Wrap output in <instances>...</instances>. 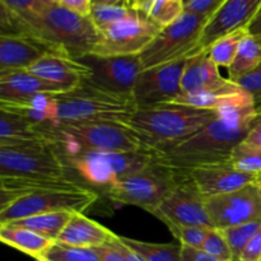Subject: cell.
I'll list each match as a JSON object with an SVG mask.
<instances>
[{
    "mask_svg": "<svg viewBox=\"0 0 261 261\" xmlns=\"http://www.w3.org/2000/svg\"><path fill=\"white\" fill-rule=\"evenodd\" d=\"M221 116L185 142L163 152L153 153L155 162L185 175L196 167L228 162L232 149L244 142L256 115L254 101L221 110Z\"/></svg>",
    "mask_w": 261,
    "mask_h": 261,
    "instance_id": "1",
    "label": "cell"
},
{
    "mask_svg": "<svg viewBox=\"0 0 261 261\" xmlns=\"http://www.w3.org/2000/svg\"><path fill=\"white\" fill-rule=\"evenodd\" d=\"M0 35H28L63 48L71 59L92 54L99 41V32L89 17L63 5L38 7L28 14H12L0 9Z\"/></svg>",
    "mask_w": 261,
    "mask_h": 261,
    "instance_id": "2",
    "label": "cell"
},
{
    "mask_svg": "<svg viewBox=\"0 0 261 261\" xmlns=\"http://www.w3.org/2000/svg\"><path fill=\"white\" fill-rule=\"evenodd\" d=\"M219 116L217 110L171 102L138 109L127 125L148 152L158 153L185 142Z\"/></svg>",
    "mask_w": 261,
    "mask_h": 261,
    "instance_id": "3",
    "label": "cell"
},
{
    "mask_svg": "<svg viewBox=\"0 0 261 261\" xmlns=\"http://www.w3.org/2000/svg\"><path fill=\"white\" fill-rule=\"evenodd\" d=\"M69 171H74L87 184L109 190L125 176L147 167L153 161V153L142 152H103L82 148L74 143L55 142Z\"/></svg>",
    "mask_w": 261,
    "mask_h": 261,
    "instance_id": "4",
    "label": "cell"
},
{
    "mask_svg": "<svg viewBox=\"0 0 261 261\" xmlns=\"http://www.w3.org/2000/svg\"><path fill=\"white\" fill-rule=\"evenodd\" d=\"M56 122L116 121L127 124L138 106L133 96L111 93L83 82L73 91L56 93Z\"/></svg>",
    "mask_w": 261,
    "mask_h": 261,
    "instance_id": "5",
    "label": "cell"
},
{
    "mask_svg": "<svg viewBox=\"0 0 261 261\" xmlns=\"http://www.w3.org/2000/svg\"><path fill=\"white\" fill-rule=\"evenodd\" d=\"M51 143L58 140L74 143L82 148L103 152H142L147 150L137 133L127 124L116 121L55 122L42 125Z\"/></svg>",
    "mask_w": 261,
    "mask_h": 261,
    "instance_id": "6",
    "label": "cell"
},
{
    "mask_svg": "<svg viewBox=\"0 0 261 261\" xmlns=\"http://www.w3.org/2000/svg\"><path fill=\"white\" fill-rule=\"evenodd\" d=\"M185 177L172 168L155 162L125 176L106 191L112 201L134 205L152 213L173 188Z\"/></svg>",
    "mask_w": 261,
    "mask_h": 261,
    "instance_id": "7",
    "label": "cell"
},
{
    "mask_svg": "<svg viewBox=\"0 0 261 261\" xmlns=\"http://www.w3.org/2000/svg\"><path fill=\"white\" fill-rule=\"evenodd\" d=\"M208 20L206 15L185 12L172 24L162 28L154 40L139 54L143 70L195 55Z\"/></svg>",
    "mask_w": 261,
    "mask_h": 261,
    "instance_id": "8",
    "label": "cell"
},
{
    "mask_svg": "<svg viewBox=\"0 0 261 261\" xmlns=\"http://www.w3.org/2000/svg\"><path fill=\"white\" fill-rule=\"evenodd\" d=\"M68 167L51 143L0 147V176L17 177H68Z\"/></svg>",
    "mask_w": 261,
    "mask_h": 261,
    "instance_id": "9",
    "label": "cell"
},
{
    "mask_svg": "<svg viewBox=\"0 0 261 261\" xmlns=\"http://www.w3.org/2000/svg\"><path fill=\"white\" fill-rule=\"evenodd\" d=\"M98 199L96 191L87 186L78 190L43 191L31 194L17 199L0 209V224L9 223L18 219L28 218L37 214L55 213V212H75L83 213L93 205Z\"/></svg>",
    "mask_w": 261,
    "mask_h": 261,
    "instance_id": "10",
    "label": "cell"
},
{
    "mask_svg": "<svg viewBox=\"0 0 261 261\" xmlns=\"http://www.w3.org/2000/svg\"><path fill=\"white\" fill-rule=\"evenodd\" d=\"M161 30L148 14L134 10L126 19L99 32V41L92 54L98 56L139 55Z\"/></svg>",
    "mask_w": 261,
    "mask_h": 261,
    "instance_id": "11",
    "label": "cell"
},
{
    "mask_svg": "<svg viewBox=\"0 0 261 261\" xmlns=\"http://www.w3.org/2000/svg\"><path fill=\"white\" fill-rule=\"evenodd\" d=\"M78 60L89 69V76L84 82L122 96H133L137 79L143 70L139 55L98 56L88 54Z\"/></svg>",
    "mask_w": 261,
    "mask_h": 261,
    "instance_id": "12",
    "label": "cell"
},
{
    "mask_svg": "<svg viewBox=\"0 0 261 261\" xmlns=\"http://www.w3.org/2000/svg\"><path fill=\"white\" fill-rule=\"evenodd\" d=\"M205 200L206 198L195 184L185 176L150 214L161 219L166 226L182 224L213 228Z\"/></svg>",
    "mask_w": 261,
    "mask_h": 261,
    "instance_id": "13",
    "label": "cell"
},
{
    "mask_svg": "<svg viewBox=\"0 0 261 261\" xmlns=\"http://www.w3.org/2000/svg\"><path fill=\"white\" fill-rule=\"evenodd\" d=\"M189 59L140 71L133 91L138 109L175 102L182 94V76Z\"/></svg>",
    "mask_w": 261,
    "mask_h": 261,
    "instance_id": "14",
    "label": "cell"
},
{
    "mask_svg": "<svg viewBox=\"0 0 261 261\" xmlns=\"http://www.w3.org/2000/svg\"><path fill=\"white\" fill-rule=\"evenodd\" d=\"M205 205L212 226L216 229L261 221V199L256 182L206 198Z\"/></svg>",
    "mask_w": 261,
    "mask_h": 261,
    "instance_id": "15",
    "label": "cell"
},
{
    "mask_svg": "<svg viewBox=\"0 0 261 261\" xmlns=\"http://www.w3.org/2000/svg\"><path fill=\"white\" fill-rule=\"evenodd\" d=\"M261 9V0H226L224 4L209 18L201 33L195 54L208 50L218 38L247 28Z\"/></svg>",
    "mask_w": 261,
    "mask_h": 261,
    "instance_id": "16",
    "label": "cell"
},
{
    "mask_svg": "<svg viewBox=\"0 0 261 261\" xmlns=\"http://www.w3.org/2000/svg\"><path fill=\"white\" fill-rule=\"evenodd\" d=\"M48 55L69 56L59 46L33 36L0 35V70H28Z\"/></svg>",
    "mask_w": 261,
    "mask_h": 261,
    "instance_id": "17",
    "label": "cell"
},
{
    "mask_svg": "<svg viewBox=\"0 0 261 261\" xmlns=\"http://www.w3.org/2000/svg\"><path fill=\"white\" fill-rule=\"evenodd\" d=\"M184 176H188L205 198L239 190L257 180V176L237 171L229 161L200 166Z\"/></svg>",
    "mask_w": 261,
    "mask_h": 261,
    "instance_id": "18",
    "label": "cell"
},
{
    "mask_svg": "<svg viewBox=\"0 0 261 261\" xmlns=\"http://www.w3.org/2000/svg\"><path fill=\"white\" fill-rule=\"evenodd\" d=\"M33 75L73 91L89 76V69L82 61L63 55H48L28 69Z\"/></svg>",
    "mask_w": 261,
    "mask_h": 261,
    "instance_id": "19",
    "label": "cell"
},
{
    "mask_svg": "<svg viewBox=\"0 0 261 261\" xmlns=\"http://www.w3.org/2000/svg\"><path fill=\"white\" fill-rule=\"evenodd\" d=\"M0 209H4L17 199L43 191H66L78 190L84 185L71 180L63 178H36L17 177V176H0Z\"/></svg>",
    "mask_w": 261,
    "mask_h": 261,
    "instance_id": "20",
    "label": "cell"
},
{
    "mask_svg": "<svg viewBox=\"0 0 261 261\" xmlns=\"http://www.w3.org/2000/svg\"><path fill=\"white\" fill-rule=\"evenodd\" d=\"M51 82L33 75L28 70H0V101L27 98L38 93H64Z\"/></svg>",
    "mask_w": 261,
    "mask_h": 261,
    "instance_id": "21",
    "label": "cell"
},
{
    "mask_svg": "<svg viewBox=\"0 0 261 261\" xmlns=\"http://www.w3.org/2000/svg\"><path fill=\"white\" fill-rule=\"evenodd\" d=\"M112 236L114 232L102 224L83 213H74L56 242L66 246L94 249L106 245Z\"/></svg>",
    "mask_w": 261,
    "mask_h": 261,
    "instance_id": "22",
    "label": "cell"
},
{
    "mask_svg": "<svg viewBox=\"0 0 261 261\" xmlns=\"http://www.w3.org/2000/svg\"><path fill=\"white\" fill-rule=\"evenodd\" d=\"M231 79L222 76L219 66L209 59L206 51L189 59L182 76V93H198L227 86Z\"/></svg>",
    "mask_w": 261,
    "mask_h": 261,
    "instance_id": "23",
    "label": "cell"
},
{
    "mask_svg": "<svg viewBox=\"0 0 261 261\" xmlns=\"http://www.w3.org/2000/svg\"><path fill=\"white\" fill-rule=\"evenodd\" d=\"M31 143H51V139L40 125L19 115L0 110V147Z\"/></svg>",
    "mask_w": 261,
    "mask_h": 261,
    "instance_id": "24",
    "label": "cell"
},
{
    "mask_svg": "<svg viewBox=\"0 0 261 261\" xmlns=\"http://www.w3.org/2000/svg\"><path fill=\"white\" fill-rule=\"evenodd\" d=\"M56 93H38L27 98L0 101V110L19 115L36 125L56 122Z\"/></svg>",
    "mask_w": 261,
    "mask_h": 261,
    "instance_id": "25",
    "label": "cell"
},
{
    "mask_svg": "<svg viewBox=\"0 0 261 261\" xmlns=\"http://www.w3.org/2000/svg\"><path fill=\"white\" fill-rule=\"evenodd\" d=\"M0 240L3 244L30 255L36 260L42 259L46 251L55 244L53 240L13 223L0 224Z\"/></svg>",
    "mask_w": 261,
    "mask_h": 261,
    "instance_id": "26",
    "label": "cell"
},
{
    "mask_svg": "<svg viewBox=\"0 0 261 261\" xmlns=\"http://www.w3.org/2000/svg\"><path fill=\"white\" fill-rule=\"evenodd\" d=\"M74 213L75 212H55V213L37 214V216L18 219V221L9 222V223L24 227V228L31 229V231L56 242Z\"/></svg>",
    "mask_w": 261,
    "mask_h": 261,
    "instance_id": "27",
    "label": "cell"
},
{
    "mask_svg": "<svg viewBox=\"0 0 261 261\" xmlns=\"http://www.w3.org/2000/svg\"><path fill=\"white\" fill-rule=\"evenodd\" d=\"M261 63V38L247 33L241 41L237 55L228 68V75L232 82L254 70Z\"/></svg>",
    "mask_w": 261,
    "mask_h": 261,
    "instance_id": "28",
    "label": "cell"
},
{
    "mask_svg": "<svg viewBox=\"0 0 261 261\" xmlns=\"http://www.w3.org/2000/svg\"><path fill=\"white\" fill-rule=\"evenodd\" d=\"M121 237L122 242L134 250L144 261H182V246L173 244H152Z\"/></svg>",
    "mask_w": 261,
    "mask_h": 261,
    "instance_id": "29",
    "label": "cell"
},
{
    "mask_svg": "<svg viewBox=\"0 0 261 261\" xmlns=\"http://www.w3.org/2000/svg\"><path fill=\"white\" fill-rule=\"evenodd\" d=\"M247 33H249V30L242 28V30H237L234 32H231L228 35L223 36V37L218 38L206 50L209 59L217 66H224V68L228 69L233 63L234 58H236L241 41L244 40Z\"/></svg>",
    "mask_w": 261,
    "mask_h": 261,
    "instance_id": "30",
    "label": "cell"
},
{
    "mask_svg": "<svg viewBox=\"0 0 261 261\" xmlns=\"http://www.w3.org/2000/svg\"><path fill=\"white\" fill-rule=\"evenodd\" d=\"M229 162L240 172L259 177L261 175V147L244 140L232 149Z\"/></svg>",
    "mask_w": 261,
    "mask_h": 261,
    "instance_id": "31",
    "label": "cell"
},
{
    "mask_svg": "<svg viewBox=\"0 0 261 261\" xmlns=\"http://www.w3.org/2000/svg\"><path fill=\"white\" fill-rule=\"evenodd\" d=\"M134 13L130 7H120V5H92L89 18L98 30V32L126 19Z\"/></svg>",
    "mask_w": 261,
    "mask_h": 261,
    "instance_id": "32",
    "label": "cell"
},
{
    "mask_svg": "<svg viewBox=\"0 0 261 261\" xmlns=\"http://www.w3.org/2000/svg\"><path fill=\"white\" fill-rule=\"evenodd\" d=\"M184 13V0H154L148 12V17L161 28H165L177 20Z\"/></svg>",
    "mask_w": 261,
    "mask_h": 261,
    "instance_id": "33",
    "label": "cell"
},
{
    "mask_svg": "<svg viewBox=\"0 0 261 261\" xmlns=\"http://www.w3.org/2000/svg\"><path fill=\"white\" fill-rule=\"evenodd\" d=\"M41 260L45 261H102L94 249L73 247L55 242Z\"/></svg>",
    "mask_w": 261,
    "mask_h": 261,
    "instance_id": "34",
    "label": "cell"
},
{
    "mask_svg": "<svg viewBox=\"0 0 261 261\" xmlns=\"http://www.w3.org/2000/svg\"><path fill=\"white\" fill-rule=\"evenodd\" d=\"M261 221L260 222H251V223H245L240 224V226L229 227L226 229H219L226 237L227 242H228L229 247H231L232 252H233L234 261L239 260L240 255L244 251L245 247L250 242V240L254 237L256 233L257 229L260 228Z\"/></svg>",
    "mask_w": 261,
    "mask_h": 261,
    "instance_id": "35",
    "label": "cell"
},
{
    "mask_svg": "<svg viewBox=\"0 0 261 261\" xmlns=\"http://www.w3.org/2000/svg\"><path fill=\"white\" fill-rule=\"evenodd\" d=\"M168 229L176 237L181 246L191 247V249H201L209 229L205 227L182 226V224H168Z\"/></svg>",
    "mask_w": 261,
    "mask_h": 261,
    "instance_id": "36",
    "label": "cell"
},
{
    "mask_svg": "<svg viewBox=\"0 0 261 261\" xmlns=\"http://www.w3.org/2000/svg\"><path fill=\"white\" fill-rule=\"evenodd\" d=\"M201 250L222 261H234L233 252H232L226 237L219 229H209L208 236L204 241Z\"/></svg>",
    "mask_w": 261,
    "mask_h": 261,
    "instance_id": "37",
    "label": "cell"
},
{
    "mask_svg": "<svg viewBox=\"0 0 261 261\" xmlns=\"http://www.w3.org/2000/svg\"><path fill=\"white\" fill-rule=\"evenodd\" d=\"M234 83L239 84L244 91H246L254 98L256 110L261 107V63L254 70L245 74L244 76L237 79Z\"/></svg>",
    "mask_w": 261,
    "mask_h": 261,
    "instance_id": "38",
    "label": "cell"
},
{
    "mask_svg": "<svg viewBox=\"0 0 261 261\" xmlns=\"http://www.w3.org/2000/svg\"><path fill=\"white\" fill-rule=\"evenodd\" d=\"M37 0H0V9L12 14H28L38 9Z\"/></svg>",
    "mask_w": 261,
    "mask_h": 261,
    "instance_id": "39",
    "label": "cell"
},
{
    "mask_svg": "<svg viewBox=\"0 0 261 261\" xmlns=\"http://www.w3.org/2000/svg\"><path fill=\"white\" fill-rule=\"evenodd\" d=\"M226 0H191L185 7V12L196 13V14L206 15L211 18Z\"/></svg>",
    "mask_w": 261,
    "mask_h": 261,
    "instance_id": "40",
    "label": "cell"
},
{
    "mask_svg": "<svg viewBox=\"0 0 261 261\" xmlns=\"http://www.w3.org/2000/svg\"><path fill=\"white\" fill-rule=\"evenodd\" d=\"M237 261H261V226L254 234Z\"/></svg>",
    "mask_w": 261,
    "mask_h": 261,
    "instance_id": "41",
    "label": "cell"
},
{
    "mask_svg": "<svg viewBox=\"0 0 261 261\" xmlns=\"http://www.w3.org/2000/svg\"><path fill=\"white\" fill-rule=\"evenodd\" d=\"M109 244L111 245V246L114 247L120 255H121L122 260L124 261H144L139 256V255L137 254V252L134 251V250L130 249L126 244H124L121 237L117 236L116 233H114V236H112V239L110 240Z\"/></svg>",
    "mask_w": 261,
    "mask_h": 261,
    "instance_id": "42",
    "label": "cell"
},
{
    "mask_svg": "<svg viewBox=\"0 0 261 261\" xmlns=\"http://www.w3.org/2000/svg\"><path fill=\"white\" fill-rule=\"evenodd\" d=\"M245 142L251 143V144L260 145L261 147V110L256 112L255 117L252 119L251 124H250L249 133H247Z\"/></svg>",
    "mask_w": 261,
    "mask_h": 261,
    "instance_id": "43",
    "label": "cell"
},
{
    "mask_svg": "<svg viewBox=\"0 0 261 261\" xmlns=\"http://www.w3.org/2000/svg\"><path fill=\"white\" fill-rule=\"evenodd\" d=\"M61 5L84 17H89L92 10V0H61Z\"/></svg>",
    "mask_w": 261,
    "mask_h": 261,
    "instance_id": "44",
    "label": "cell"
},
{
    "mask_svg": "<svg viewBox=\"0 0 261 261\" xmlns=\"http://www.w3.org/2000/svg\"><path fill=\"white\" fill-rule=\"evenodd\" d=\"M182 261H222L212 256L201 249H191L182 246Z\"/></svg>",
    "mask_w": 261,
    "mask_h": 261,
    "instance_id": "45",
    "label": "cell"
},
{
    "mask_svg": "<svg viewBox=\"0 0 261 261\" xmlns=\"http://www.w3.org/2000/svg\"><path fill=\"white\" fill-rule=\"evenodd\" d=\"M94 250H96V252L98 254V256L101 257L102 261H124L121 255H120L109 242H107L106 245H103V246L94 247Z\"/></svg>",
    "mask_w": 261,
    "mask_h": 261,
    "instance_id": "46",
    "label": "cell"
},
{
    "mask_svg": "<svg viewBox=\"0 0 261 261\" xmlns=\"http://www.w3.org/2000/svg\"><path fill=\"white\" fill-rule=\"evenodd\" d=\"M153 2L154 0H129V7L132 9L138 10V12H143L145 14H148Z\"/></svg>",
    "mask_w": 261,
    "mask_h": 261,
    "instance_id": "47",
    "label": "cell"
},
{
    "mask_svg": "<svg viewBox=\"0 0 261 261\" xmlns=\"http://www.w3.org/2000/svg\"><path fill=\"white\" fill-rule=\"evenodd\" d=\"M249 32L251 35L261 37V9L256 14V17L254 18V20L251 22V24L249 25Z\"/></svg>",
    "mask_w": 261,
    "mask_h": 261,
    "instance_id": "48",
    "label": "cell"
},
{
    "mask_svg": "<svg viewBox=\"0 0 261 261\" xmlns=\"http://www.w3.org/2000/svg\"><path fill=\"white\" fill-rule=\"evenodd\" d=\"M92 5H120V7H129V0H92Z\"/></svg>",
    "mask_w": 261,
    "mask_h": 261,
    "instance_id": "49",
    "label": "cell"
},
{
    "mask_svg": "<svg viewBox=\"0 0 261 261\" xmlns=\"http://www.w3.org/2000/svg\"><path fill=\"white\" fill-rule=\"evenodd\" d=\"M41 7H56L61 5V0H37Z\"/></svg>",
    "mask_w": 261,
    "mask_h": 261,
    "instance_id": "50",
    "label": "cell"
},
{
    "mask_svg": "<svg viewBox=\"0 0 261 261\" xmlns=\"http://www.w3.org/2000/svg\"><path fill=\"white\" fill-rule=\"evenodd\" d=\"M256 186H257V190H259V195L261 199V178H257L256 180Z\"/></svg>",
    "mask_w": 261,
    "mask_h": 261,
    "instance_id": "51",
    "label": "cell"
},
{
    "mask_svg": "<svg viewBox=\"0 0 261 261\" xmlns=\"http://www.w3.org/2000/svg\"><path fill=\"white\" fill-rule=\"evenodd\" d=\"M184 2H185V7H186V5H188V4H189V3H190V2H191V0H184Z\"/></svg>",
    "mask_w": 261,
    "mask_h": 261,
    "instance_id": "52",
    "label": "cell"
},
{
    "mask_svg": "<svg viewBox=\"0 0 261 261\" xmlns=\"http://www.w3.org/2000/svg\"><path fill=\"white\" fill-rule=\"evenodd\" d=\"M36 261H45V260H41V259H37Z\"/></svg>",
    "mask_w": 261,
    "mask_h": 261,
    "instance_id": "53",
    "label": "cell"
},
{
    "mask_svg": "<svg viewBox=\"0 0 261 261\" xmlns=\"http://www.w3.org/2000/svg\"><path fill=\"white\" fill-rule=\"evenodd\" d=\"M260 110H261V107H259V109H257V111H260Z\"/></svg>",
    "mask_w": 261,
    "mask_h": 261,
    "instance_id": "54",
    "label": "cell"
},
{
    "mask_svg": "<svg viewBox=\"0 0 261 261\" xmlns=\"http://www.w3.org/2000/svg\"><path fill=\"white\" fill-rule=\"evenodd\" d=\"M257 178H261V175H260V176H259V177H257Z\"/></svg>",
    "mask_w": 261,
    "mask_h": 261,
    "instance_id": "55",
    "label": "cell"
},
{
    "mask_svg": "<svg viewBox=\"0 0 261 261\" xmlns=\"http://www.w3.org/2000/svg\"><path fill=\"white\" fill-rule=\"evenodd\" d=\"M260 38H261V37H260Z\"/></svg>",
    "mask_w": 261,
    "mask_h": 261,
    "instance_id": "56",
    "label": "cell"
}]
</instances>
